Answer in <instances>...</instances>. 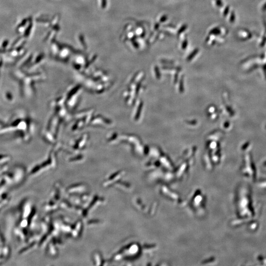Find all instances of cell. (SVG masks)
I'll return each instance as SVG.
<instances>
[{
  "mask_svg": "<svg viewBox=\"0 0 266 266\" xmlns=\"http://www.w3.org/2000/svg\"><path fill=\"white\" fill-rule=\"evenodd\" d=\"M8 41L7 40H5L4 41V42L2 44V47L3 48H5V47H7V44H8Z\"/></svg>",
  "mask_w": 266,
  "mask_h": 266,
  "instance_id": "6da1fadb",
  "label": "cell"
}]
</instances>
